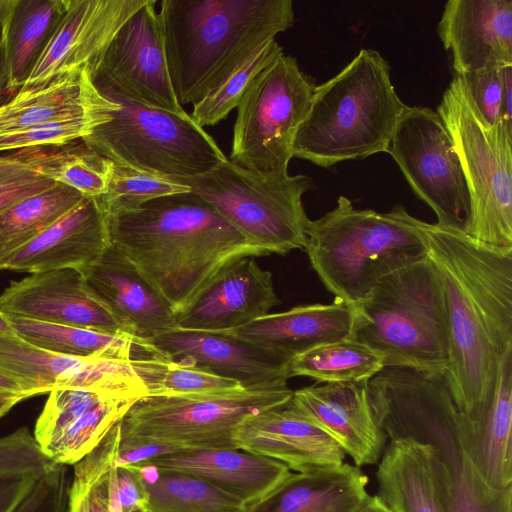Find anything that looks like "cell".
<instances>
[{"instance_id":"28","label":"cell","mask_w":512,"mask_h":512,"mask_svg":"<svg viewBox=\"0 0 512 512\" xmlns=\"http://www.w3.org/2000/svg\"><path fill=\"white\" fill-rule=\"evenodd\" d=\"M119 108L97 88L91 72L81 69L40 87L19 89L0 105V133Z\"/></svg>"},{"instance_id":"53","label":"cell","mask_w":512,"mask_h":512,"mask_svg":"<svg viewBox=\"0 0 512 512\" xmlns=\"http://www.w3.org/2000/svg\"><path fill=\"white\" fill-rule=\"evenodd\" d=\"M109 512H122L117 489L116 466L109 475Z\"/></svg>"},{"instance_id":"35","label":"cell","mask_w":512,"mask_h":512,"mask_svg":"<svg viewBox=\"0 0 512 512\" xmlns=\"http://www.w3.org/2000/svg\"><path fill=\"white\" fill-rule=\"evenodd\" d=\"M147 397H176L224 393L240 390L238 382L195 365L162 357L131 361Z\"/></svg>"},{"instance_id":"4","label":"cell","mask_w":512,"mask_h":512,"mask_svg":"<svg viewBox=\"0 0 512 512\" xmlns=\"http://www.w3.org/2000/svg\"><path fill=\"white\" fill-rule=\"evenodd\" d=\"M406 107L391 82L388 62L378 51L363 48L338 74L315 87L292 155L329 168L388 152Z\"/></svg>"},{"instance_id":"42","label":"cell","mask_w":512,"mask_h":512,"mask_svg":"<svg viewBox=\"0 0 512 512\" xmlns=\"http://www.w3.org/2000/svg\"><path fill=\"white\" fill-rule=\"evenodd\" d=\"M111 113H93L71 119L48 122L25 129L0 133V153L30 148L60 147L89 137L109 122Z\"/></svg>"},{"instance_id":"14","label":"cell","mask_w":512,"mask_h":512,"mask_svg":"<svg viewBox=\"0 0 512 512\" xmlns=\"http://www.w3.org/2000/svg\"><path fill=\"white\" fill-rule=\"evenodd\" d=\"M148 0H64L59 17L20 89L88 69L94 77L111 40Z\"/></svg>"},{"instance_id":"48","label":"cell","mask_w":512,"mask_h":512,"mask_svg":"<svg viewBox=\"0 0 512 512\" xmlns=\"http://www.w3.org/2000/svg\"><path fill=\"white\" fill-rule=\"evenodd\" d=\"M56 184L37 173L0 182V213L14 203L53 188Z\"/></svg>"},{"instance_id":"23","label":"cell","mask_w":512,"mask_h":512,"mask_svg":"<svg viewBox=\"0 0 512 512\" xmlns=\"http://www.w3.org/2000/svg\"><path fill=\"white\" fill-rule=\"evenodd\" d=\"M111 245L107 214L97 198L84 197L44 232L0 263V270L37 273L82 271Z\"/></svg>"},{"instance_id":"27","label":"cell","mask_w":512,"mask_h":512,"mask_svg":"<svg viewBox=\"0 0 512 512\" xmlns=\"http://www.w3.org/2000/svg\"><path fill=\"white\" fill-rule=\"evenodd\" d=\"M512 347L503 355L491 401L474 417L463 413L462 445L483 480L512 487Z\"/></svg>"},{"instance_id":"13","label":"cell","mask_w":512,"mask_h":512,"mask_svg":"<svg viewBox=\"0 0 512 512\" xmlns=\"http://www.w3.org/2000/svg\"><path fill=\"white\" fill-rule=\"evenodd\" d=\"M93 80L133 103L187 113L171 83L155 0H148L120 27Z\"/></svg>"},{"instance_id":"55","label":"cell","mask_w":512,"mask_h":512,"mask_svg":"<svg viewBox=\"0 0 512 512\" xmlns=\"http://www.w3.org/2000/svg\"><path fill=\"white\" fill-rule=\"evenodd\" d=\"M15 335L8 318L0 312V336Z\"/></svg>"},{"instance_id":"29","label":"cell","mask_w":512,"mask_h":512,"mask_svg":"<svg viewBox=\"0 0 512 512\" xmlns=\"http://www.w3.org/2000/svg\"><path fill=\"white\" fill-rule=\"evenodd\" d=\"M368 478L357 466L319 469L294 475L248 512H353L368 496Z\"/></svg>"},{"instance_id":"8","label":"cell","mask_w":512,"mask_h":512,"mask_svg":"<svg viewBox=\"0 0 512 512\" xmlns=\"http://www.w3.org/2000/svg\"><path fill=\"white\" fill-rule=\"evenodd\" d=\"M458 154L471 198L465 234L493 246L512 247V128L488 125L455 75L436 111Z\"/></svg>"},{"instance_id":"30","label":"cell","mask_w":512,"mask_h":512,"mask_svg":"<svg viewBox=\"0 0 512 512\" xmlns=\"http://www.w3.org/2000/svg\"><path fill=\"white\" fill-rule=\"evenodd\" d=\"M14 334L38 348L80 358L143 361L166 357L149 341L125 333L7 317Z\"/></svg>"},{"instance_id":"22","label":"cell","mask_w":512,"mask_h":512,"mask_svg":"<svg viewBox=\"0 0 512 512\" xmlns=\"http://www.w3.org/2000/svg\"><path fill=\"white\" fill-rule=\"evenodd\" d=\"M272 274L249 257L217 276L181 313L175 328L221 332L246 325L280 304Z\"/></svg>"},{"instance_id":"10","label":"cell","mask_w":512,"mask_h":512,"mask_svg":"<svg viewBox=\"0 0 512 512\" xmlns=\"http://www.w3.org/2000/svg\"><path fill=\"white\" fill-rule=\"evenodd\" d=\"M287 384L176 397H144L121 419V442L183 450L238 449L233 434L247 417L287 402Z\"/></svg>"},{"instance_id":"47","label":"cell","mask_w":512,"mask_h":512,"mask_svg":"<svg viewBox=\"0 0 512 512\" xmlns=\"http://www.w3.org/2000/svg\"><path fill=\"white\" fill-rule=\"evenodd\" d=\"M118 497L122 512H148L149 494L135 469L116 467Z\"/></svg>"},{"instance_id":"36","label":"cell","mask_w":512,"mask_h":512,"mask_svg":"<svg viewBox=\"0 0 512 512\" xmlns=\"http://www.w3.org/2000/svg\"><path fill=\"white\" fill-rule=\"evenodd\" d=\"M121 420L88 455L73 465L67 512H109V475L116 466Z\"/></svg>"},{"instance_id":"43","label":"cell","mask_w":512,"mask_h":512,"mask_svg":"<svg viewBox=\"0 0 512 512\" xmlns=\"http://www.w3.org/2000/svg\"><path fill=\"white\" fill-rule=\"evenodd\" d=\"M483 120L512 128V66L492 67L460 76Z\"/></svg>"},{"instance_id":"41","label":"cell","mask_w":512,"mask_h":512,"mask_svg":"<svg viewBox=\"0 0 512 512\" xmlns=\"http://www.w3.org/2000/svg\"><path fill=\"white\" fill-rule=\"evenodd\" d=\"M112 400L131 399L82 388H60L50 391L36 420L33 434L41 450L79 417Z\"/></svg>"},{"instance_id":"7","label":"cell","mask_w":512,"mask_h":512,"mask_svg":"<svg viewBox=\"0 0 512 512\" xmlns=\"http://www.w3.org/2000/svg\"><path fill=\"white\" fill-rule=\"evenodd\" d=\"M165 179L188 186L268 255L305 248L310 219L302 197L314 188L307 175L257 173L227 158L205 174Z\"/></svg>"},{"instance_id":"25","label":"cell","mask_w":512,"mask_h":512,"mask_svg":"<svg viewBox=\"0 0 512 512\" xmlns=\"http://www.w3.org/2000/svg\"><path fill=\"white\" fill-rule=\"evenodd\" d=\"M376 479L377 496L393 512H449L450 474L429 444L390 441Z\"/></svg>"},{"instance_id":"46","label":"cell","mask_w":512,"mask_h":512,"mask_svg":"<svg viewBox=\"0 0 512 512\" xmlns=\"http://www.w3.org/2000/svg\"><path fill=\"white\" fill-rule=\"evenodd\" d=\"M19 0H0V105L12 98L19 87L11 67L10 35Z\"/></svg>"},{"instance_id":"12","label":"cell","mask_w":512,"mask_h":512,"mask_svg":"<svg viewBox=\"0 0 512 512\" xmlns=\"http://www.w3.org/2000/svg\"><path fill=\"white\" fill-rule=\"evenodd\" d=\"M437 224L466 232L471 215L467 181L452 138L436 111L407 106L388 152Z\"/></svg>"},{"instance_id":"11","label":"cell","mask_w":512,"mask_h":512,"mask_svg":"<svg viewBox=\"0 0 512 512\" xmlns=\"http://www.w3.org/2000/svg\"><path fill=\"white\" fill-rule=\"evenodd\" d=\"M316 85L284 53L248 87L236 109L229 160L264 174H288L296 131Z\"/></svg>"},{"instance_id":"40","label":"cell","mask_w":512,"mask_h":512,"mask_svg":"<svg viewBox=\"0 0 512 512\" xmlns=\"http://www.w3.org/2000/svg\"><path fill=\"white\" fill-rule=\"evenodd\" d=\"M190 191L184 184L114 163L108 190L97 199L110 216L136 209L155 198Z\"/></svg>"},{"instance_id":"20","label":"cell","mask_w":512,"mask_h":512,"mask_svg":"<svg viewBox=\"0 0 512 512\" xmlns=\"http://www.w3.org/2000/svg\"><path fill=\"white\" fill-rule=\"evenodd\" d=\"M437 32L458 76L512 66L511 0H449Z\"/></svg>"},{"instance_id":"6","label":"cell","mask_w":512,"mask_h":512,"mask_svg":"<svg viewBox=\"0 0 512 512\" xmlns=\"http://www.w3.org/2000/svg\"><path fill=\"white\" fill-rule=\"evenodd\" d=\"M355 307L349 338L379 353L384 367L446 371L449 330L444 292L428 255L380 279Z\"/></svg>"},{"instance_id":"2","label":"cell","mask_w":512,"mask_h":512,"mask_svg":"<svg viewBox=\"0 0 512 512\" xmlns=\"http://www.w3.org/2000/svg\"><path fill=\"white\" fill-rule=\"evenodd\" d=\"M111 245L183 312L236 261L268 255L193 192L152 199L107 216Z\"/></svg>"},{"instance_id":"37","label":"cell","mask_w":512,"mask_h":512,"mask_svg":"<svg viewBox=\"0 0 512 512\" xmlns=\"http://www.w3.org/2000/svg\"><path fill=\"white\" fill-rule=\"evenodd\" d=\"M64 0H19L10 35L11 67L19 87L51 33Z\"/></svg>"},{"instance_id":"15","label":"cell","mask_w":512,"mask_h":512,"mask_svg":"<svg viewBox=\"0 0 512 512\" xmlns=\"http://www.w3.org/2000/svg\"><path fill=\"white\" fill-rule=\"evenodd\" d=\"M0 374L32 396L60 388H82L134 401L147 397L128 361L59 354L16 335L0 336Z\"/></svg>"},{"instance_id":"26","label":"cell","mask_w":512,"mask_h":512,"mask_svg":"<svg viewBox=\"0 0 512 512\" xmlns=\"http://www.w3.org/2000/svg\"><path fill=\"white\" fill-rule=\"evenodd\" d=\"M355 314V306L334 298L330 304L296 306L221 333L248 341L291 361L315 346L349 337Z\"/></svg>"},{"instance_id":"54","label":"cell","mask_w":512,"mask_h":512,"mask_svg":"<svg viewBox=\"0 0 512 512\" xmlns=\"http://www.w3.org/2000/svg\"><path fill=\"white\" fill-rule=\"evenodd\" d=\"M25 399L26 398L20 396L0 397V418L7 414L15 405Z\"/></svg>"},{"instance_id":"24","label":"cell","mask_w":512,"mask_h":512,"mask_svg":"<svg viewBox=\"0 0 512 512\" xmlns=\"http://www.w3.org/2000/svg\"><path fill=\"white\" fill-rule=\"evenodd\" d=\"M137 464L200 478L240 499L248 510L269 498L295 473L277 460L242 449L183 450Z\"/></svg>"},{"instance_id":"44","label":"cell","mask_w":512,"mask_h":512,"mask_svg":"<svg viewBox=\"0 0 512 512\" xmlns=\"http://www.w3.org/2000/svg\"><path fill=\"white\" fill-rule=\"evenodd\" d=\"M55 464L43 453L28 427L0 438V475H41Z\"/></svg>"},{"instance_id":"16","label":"cell","mask_w":512,"mask_h":512,"mask_svg":"<svg viewBox=\"0 0 512 512\" xmlns=\"http://www.w3.org/2000/svg\"><path fill=\"white\" fill-rule=\"evenodd\" d=\"M233 441L236 448L277 460L296 473L340 466L346 455L292 397L247 417L235 429Z\"/></svg>"},{"instance_id":"19","label":"cell","mask_w":512,"mask_h":512,"mask_svg":"<svg viewBox=\"0 0 512 512\" xmlns=\"http://www.w3.org/2000/svg\"><path fill=\"white\" fill-rule=\"evenodd\" d=\"M171 360L234 380L243 388L287 384L290 361L221 332L172 328L149 340Z\"/></svg>"},{"instance_id":"50","label":"cell","mask_w":512,"mask_h":512,"mask_svg":"<svg viewBox=\"0 0 512 512\" xmlns=\"http://www.w3.org/2000/svg\"><path fill=\"white\" fill-rule=\"evenodd\" d=\"M23 475H27V474H2V475H0V512H7L8 494ZM30 475H32V474H30Z\"/></svg>"},{"instance_id":"5","label":"cell","mask_w":512,"mask_h":512,"mask_svg":"<svg viewBox=\"0 0 512 512\" xmlns=\"http://www.w3.org/2000/svg\"><path fill=\"white\" fill-rule=\"evenodd\" d=\"M304 249L325 288L352 306L380 279L427 255L403 206L379 213L357 209L345 196L322 217L310 220Z\"/></svg>"},{"instance_id":"51","label":"cell","mask_w":512,"mask_h":512,"mask_svg":"<svg viewBox=\"0 0 512 512\" xmlns=\"http://www.w3.org/2000/svg\"><path fill=\"white\" fill-rule=\"evenodd\" d=\"M20 396L26 399L33 397L24 391L15 381L0 374V397Z\"/></svg>"},{"instance_id":"38","label":"cell","mask_w":512,"mask_h":512,"mask_svg":"<svg viewBox=\"0 0 512 512\" xmlns=\"http://www.w3.org/2000/svg\"><path fill=\"white\" fill-rule=\"evenodd\" d=\"M282 54L275 38L263 42L222 83L193 104L192 119L203 128L223 121L257 76Z\"/></svg>"},{"instance_id":"39","label":"cell","mask_w":512,"mask_h":512,"mask_svg":"<svg viewBox=\"0 0 512 512\" xmlns=\"http://www.w3.org/2000/svg\"><path fill=\"white\" fill-rule=\"evenodd\" d=\"M135 402L112 400L95 407L65 428L43 453L57 464L73 466L100 444Z\"/></svg>"},{"instance_id":"17","label":"cell","mask_w":512,"mask_h":512,"mask_svg":"<svg viewBox=\"0 0 512 512\" xmlns=\"http://www.w3.org/2000/svg\"><path fill=\"white\" fill-rule=\"evenodd\" d=\"M81 273L89 294L112 315L125 334L149 340L175 328L176 314L167 300L112 245Z\"/></svg>"},{"instance_id":"18","label":"cell","mask_w":512,"mask_h":512,"mask_svg":"<svg viewBox=\"0 0 512 512\" xmlns=\"http://www.w3.org/2000/svg\"><path fill=\"white\" fill-rule=\"evenodd\" d=\"M0 312L6 317L124 333L89 294L81 271L73 268L32 273L11 281L0 294Z\"/></svg>"},{"instance_id":"3","label":"cell","mask_w":512,"mask_h":512,"mask_svg":"<svg viewBox=\"0 0 512 512\" xmlns=\"http://www.w3.org/2000/svg\"><path fill=\"white\" fill-rule=\"evenodd\" d=\"M158 16L181 106L200 101L263 42L294 24L292 0H162Z\"/></svg>"},{"instance_id":"21","label":"cell","mask_w":512,"mask_h":512,"mask_svg":"<svg viewBox=\"0 0 512 512\" xmlns=\"http://www.w3.org/2000/svg\"><path fill=\"white\" fill-rule=\"evenodd\" d=\"M368 381L324 383L293 391L301 411L348 454L355 466L379 462L386 435L373 415Z\"/></svg>"},{"instance_id":"52","label":"cell","mask_w":512,"mask_h":512,"mask_svg":"<svg viewBox=\"0 0 512 512\" xmlns=\"http://www.w3.org/2000/svg\"><path fill=\"white\" fill-rule=\"evenodd\" d=\"M353 512H393L381 499L375 496H368Z\"/></svg>"},{"instance_id":"33","label":"cell","mask_w":512,"mask_h":512,"mask_svg":"<svg viewBox=\"0 0 512 512\" xmlns=\"http://www.w3.org/2000/svg\"><path fill=\"white\" fill-rule=\"evenodd\" d=\"M84 196L56 184L22 199L0 213V263L32 241L76 206Z\"/></svg>"},{"instance_id":"1","label":"cell","mask_w":512,"mask_h":512,"mask_svg":"<svg viewBox=\"0 0 512 512\" xmlns=\"http://www.w3.org/2000/svg\"><path fill=\"white\" fill-rule=\"evenodd\" d=\"M411 221L442 281L450 391L460 412L474 417L491 401L501 358L512 347V247Z\"/></svg>"},{"instance_id":"49","label":"cell","mask_w":512,"mask_h":512,"mask_svg":"<svg viewBox=\"0 0 512 512\" xmlns=\"http://www.w3.org/2000/svg\"><path fill=\"white\" fill-rule=\"evenodd\" d=\"M34 149L0 154V182L35 173L30 164Z\"/></svg>"},{"instance_id":"34","label":"cell","mask_w":512,"mask_h":512,"mask_svg":"<svg viewBox=\"0 0 512 512\" xmlns=\"http://www.w3.org/2000/svg\"><path fill=\"white\" fill-rule=\"evenodd\" d=\"M70 144V143H69ZM35 148L30 164L35 173L73 188L84 197L97 198L109 187L114 162L83 145Z\"/></svg>"},{"instance_id":"32","label":"cell","mask_w":512,"mask_h":512,"mask_svg":"<svg viewBox=\"0 0 512 512\" xmlns=\"http://www.w3.org/2000/svg\"><path fill=\"white\" fill-rule=\"evenodd\" d=\"M384 368L382 356L369 346L346 337L315 346L295 356L290 378L306 376L321 383L369 381Z\"/></svg>"},{"instance_id":"45","label":"cell","mask_w":512,"mask_h":512,"mask_svg":"<svg viewBox=\"0 0 512 512\" xmlns=\"http://www.w3.org/2000/svg\"><path fill=\"white\" fill-rule=\"evenodd\" d=\"M70 482L68 466L56 463L37 478L12 512H67Z\"/></svg>"},{"instance_id":"31","label":"cell","mask_w":512,"mask_h":512,"mask_svg":"<svg viewBox=\"0 0 512 512\" xmlns=\"http://www.w3.org/2000/svg\"><path fill=\"white\" fill-rule=\"evenodd\" d=\"M128 466L137 471L146 487L148 512H248L240 499L200 478L147 464Z\"/></svg>"},{"instance_id":"9","label":"cell","mask_w":512,"mask_h":512,"mask_svg":"<svg viewBox=\"0 0 512 512\" xmlns=\"http://www.w3.org/2000/svg\"><path fill=\"white\" fill-rule=\"evenodd\" d=\"M96 86L120 108L83 142L115 164L163 178H191L227 159L212 136L188 113L145 107Z\"/></svg>"}]
</instances>
